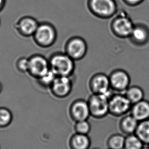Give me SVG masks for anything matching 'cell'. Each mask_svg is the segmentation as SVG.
I'll use <instances>...</instances> for the list:
<instances>
[{"label":"cell","instance_id":"6da1fadb","mask_svg":"<svg viewBox=\"0 0 149 149\" xmlns=\"http://www.w3.org/2000/svg\"><path fill=\"white\" fill-rule=\"evenodd\" d=\"M48 59L50 70L56 77H71L74 72L75 61L65 52H54Z\"/></svg>","mask_w":149,"mask_h":149},{"label":"cell","instance_id":"7a4b0ae2","mask_svg":"<svg viewBox=\"0 0 149 149\" xmlns=\"http://www.w3.org/2000/svg\"><path fill=\"white\" fill-rule=\"evenodd\" d=\"M87 7L93 16L102 19L112 18L118 12L116 0H87Z\"/></svg>","mask_w":149,"mask_h":149},{"label":"cell","instance_id":"3957f363","mask_svg":"<svg viewBox=\"0 0 149 149\" xmlns=\"http://www.w3.org/2000/svg\"><path fill=\"white\" fill-rule=\"evenodd\" d=\"M32 37L34 42L38 47L47 49L52 47L56 42L58 32L54 24L47 22H39Z\"/></svg>","mask_w":149,"mask_h":149},{"label":"cell","instance_id":"277c9868","mask_svg":"<svg viewBox=\"0 0 149 149\" xmlns=\"http://www.w3.org/2000/svg\"><path fill=\"white\" fill-rule=\"evenodd\" d=\"M134 25L131 18L124 12H118L113 17L110 28L111 32L116 36L126 38L130 36Z\"/></svg>","mask_w":149,"mask_h":149},{"label":"cell","instance_id":"5b68a950","mask_svg":"<svg viewBox=\"0 0 149 149\" xmlns=\"http://www.w3.org/2000/svg\"><path fill=\"white\" fill-rule=\"evenodd\" d=\"M108 95L92 94L87 100L91 117L95 119L104 118L109 113Z\"/></svg>","mask_w":149,"mask_h":149},{"label":"cell","instance_id":"8992f818","mask_svg":"<svg viewBox=\"0 0 149 149\" xmlns=\"http://www.w3.org/2000/svg\"><path fill=\"white\" fill-rule=\"evenodd\" d=\"M88 52V45L84 39L78 36L71 37L65 43L64 52L75 61L85 58Z\"/></svg>","mask_w":149,"mask_h":149},{"label":"cell","instance_id":"52a82bcc","mask_svg":"<svg viewBox=\"0 0 149 149\" xmlns=\"http://www.w3.org/2000/svg\"><path fill=\"white\" fill-rule=\"evenodd\" d=\"M88 87L92 94L109 96L112 95L109 75L104 73L98 72L92 75L89 79Z\"/></svg>","mask_w":149,"mask_h":149},{"label":"cell","instance_id":"ba28073f","mask_svg":"<svg viewBox=\"0 0 149 149\" xmlns=\"http://www.w3.org/2000/svg\"><path fill=\"white\" fill-rule=\"evenodd\" d=\"M28 73L34 79H39L49 70V59L40 54H34L28 58Z\"/></svg>","mask_w":149,"mask_h":149},{"label":"cell","instance_id":"9c48e42d","mask_svg":"<svg viewBox=\"0 0 149 149\" xmlns=\"http://www.w3.org/2000/svg\"><path fill=\"white\" fill-rule=\"evenodd\" d=\"M131 104L125 94H112L109 98V113L116 117L125 115L131 109Z\"/></svg>","mask_w":149,"mask_h":149},{"label":"cell","instance_id":"30bf717a","mask_svg":"<svg viewBox=\"0 0 149 149\" xmlns=\"http://www.w3.org/2000/svg\"><path fill=\"white\" fill-rule=\"evenodd\" d=\"M72 88L73 82L71 77H56L49 89L54 97L64 99L70 94Z\"/></svg>","mask_w":149,"mask_h":149},{"label":"cell","instance_id":"8fae6325","mask_svg":"<svg viewBox=\"0 0 149 149\" xmlns=\"http://www.w3.org/2000/svg\"><path fill=\"white\" fill-rule=\"evenodd\" d=\"M68 113L71 120L74 122L88 120L91 117L88 101L84 99L73 101L69 107Z\"/></svg>","mask_w":149,"mask_h":149},{"label":"cell","instance_id":"7c38bea8","mask_svg":"<svg viewBox=\"0 0 149 149\" xmlns=\"http://www.w3.org/2000/svg\"><path fill=\"white\" fill-rule=\"evenodd\" d=\"M111 89L117 92L126 91L129 88L130 77L126 71L122 69L113 71L109 75Z\"/></svg>","mask_w":149,"mask_h":149},{"label":"cell","instance_id":"4fadbf2b","mask_svg":"<svg viewBox=\"0 0 149 149\" xmlns=\"http://www.w3.org/2000/svg\"><path fill=\"white\" fill-rule=\"evenodd\" d=\"M39 22L36 18L31 16H24L16 22V28L22 36L26 37H33L38 26Z\"/></svg>","mask_w":149,"mask_h":149},{"label":"cell","instance_id":"5bb4252c","mask_svg":"<svg viewBox=\"0 0 149 149\" xmlns=\"http://www.w3.org/2000/svg\"><path fill=\"white\" fill-rule=\"evenodd\" d=\"M131 115L139 122L149 119V102L143 100L134 104L131 109Z\"/></svg>","mask_w":149,"mask_h":149},{"label":"cell","instance_id":"9a60e30c","mask_svg":"<svg viewBox=\"0 0 149 149\" xmlns=\"http://www.w3.org/2000/svg\"><path fill=\"white\" fill-rule=\"evenodd\" d=\"M91 141L88 135L75 133L71 136L69 141L70 149H89Z\"/></svg>","mask_w":149,"mask_h":149},{"label":"cell","instance_id":"2e32d148","mask_svg":"<svg viewBox=\"0 0 149 149\" xmlns=\"http://www.w3.org/2000/svg\"><path fill=\"white\" fill-rule=\"evenodd\" d=\"M139 124V121L132 115L124 117L120 123L121 131L126 134L130 135L134 134Z\"/></svg>","mask_w":149,"mask_h":149},{"label":"cell","instance_id":"e0dca14e","mask_svg":"<svg viewBox=\"0 0 149 149\" xmlns=\"http://www.w3.org/2000/svg\"><path fill=\"white\" fill-rule=\"evenodd\" d=\"M134 134L141 140L144 145L149 146V119L139 123Z\"/></svg>","mask_w":149,"mask_h":149},{"label":"cell","instance_id":"ac0fdd59","mask_svg":"<svg viewBox=\"0 0 149 149\" xmlns=\"http://www.w3.org/2000/svg\"><path fill=\"white\" fill-rule=\"evenodd\" d=\"M125 96L131 104H135L143 100L144 93L143 90L137 86L129 87L126 90Z\"/></svg>","mask_w":149,"mask_h":149},{"label":"cell","instance_id":"d6986e66","mask_svg":"<svg viewBox=\"0 0 149 149\" xmlns=\"http://www.w3.org/2000/svg\"><path fill=\"white\" fill-rule=\"evenodd\" d=\"M148 36V30L146 26L139 24L134 26L130 36L138 42H143L147 40Z\"/></svg>","mask_w":149,"mask_h":149},{"label":"cell","instance_id":"ffe728a7","mask_svg":"<svg viewBox=\"0 0 149 149\" xmlns=\"http://www.w3.org/2000/svg\"><path fill=\"white\" fill-rule=\"evenodd\" d=\"M125 137L120 134H114L109 137L107 146L109 149H123Z\"/></svg>","mask_w":149,"mask_h":149},{"label":"cell","instance_id":"44dd1931","mask_svg":"<svg viewBox=\"0 0 149 149\" xmlns=\"http://www.w3.org/2000/svg\"><path fill=\"white\" fill-rule=\"evenodd\" d=\"M143 147V143L135 134L128 135L125 137L123 149H141Z\"/></svg>","mask_w":149,"mask_h":149},{"label":"cell","instance_id":"7402d4cb","mask_svg":"<svg viewBox=\"0 0 149 149\" xmlns=\"http://www.w3.org/2000/svg\"><path fill=\"white\" fill-rule=\"evenodd\" d=\"M56 77L54 73L49 70L47 73L37 79V82L43 88L49 89Z\"/></svg>","mask_w":149,"mask_h":149},{"label":"cell","instance_id":"603a6c76","mask_svg":"<svg viewBox=\"0 0 149 149\" xmlns=\"http://www.w3.org/2000/svg\"><path fill=\"white\" fill-rule=\"evenodd\" d=\"M74 129L75 133L88 135L91 131V124L88 120L77 122H75Z\"/></svg>","mask_w":149,"mask_h":149},{"label":"cell","instance_id":"cb8c5ba5","mask_svg":"<svg viewBox=\"0 0 149 149\" xmlns=\"http://www.w3.org/2000/svg\"><path fill=\"white\" fill-rule=\"evenodd\" d=\"M12 116L10 111L7 109H0V127H6L10 124Z\"/></svg>","mask_w":149,"mask_h":149},{"label":"cell","instance_id":"d4e9b609","mask_svg":"<svg viewBox=\"0 0 149 149\" xmlns=\"http://www.w3.org/2000/svg\"><path fill=\"white\" fill-rule=\"evenodd\" d=\"M18 70L22 73H28V58L22 57L18 59L16 63Z\"/></svg>","mask_w":149,"mask_h":149},{"label":"cell","instance_id":"484cf974","mask_svg":"<svg viewBox=\"0 0 149 149\" xmlns=\"http://www.w3.org/2000/svg\"><path fill=\"white\" fill-rule=\"evenodd\" d=\"M144 0H123L125 4L130 6H135L139 5L143 2Z\"/></svg>","mask_w":149,"mask_h":149},{"label":"cell","instance_id":"4316f807","mask_svg":"<svg viewBox=\"0 0 149 149\" xmlns=\"http://www.w3.org/2000/svg\"><path fill=\"white\" fill-rule=\"evenodd\" d=\"M6 1V0H0V11L4 8Z\"/></svg>","mask_w":149,"mask_h":149},{"label":"cell","instance_id":"83f0119b","mask_svg":"<svg viewBox=\"0 0 149 149\" xmlns=\"http://www.w3.org/2000/svg\"><path fill=\"white\" fill-rule=\"evenodd\" d=\"M141 149H149V147H143Z\"/></svg>","mask_w":149,"mask_h":149},{"label":"cell","instance_id":"f1b7e54d","mask_svg":"<svg viewBox=\"0 0 149 149\" xmlns=\"http://www.w3.org/2000/svg\"><path fill=\"white\" fill-rule=\"evenodd\" d=\"M1 89H2V87H1V85L0 84V92L1 91Z\"/></svg>","mask_w":149,"mask_h":149},{"label":"cell","instance_id":"f546056e","mask_svg":"<svg viewBox=\"0 0 149 149\" xmlns=\"http://www.w3.org/2000/svg\"><path fill=\"white\" fill-rule=\"evenodd\" d=\"M98 149V148H93V149Z\"/></svg>","mask_w":149,"mask_h":149},{"label":"cell","instance_id":"4dcf8cb0","mask_svg":"<svg viewBox=\"0 0 149 149\" xmlns=\"http://www.w3.org/2000/svg\"></svg>","mask_w":149,"mask_h":149},{"label":"cell","instance_id":"1f68e13d","mask_svg":"<svg viewBox=\"0 0 149 149\" xmlns=\"http://www.w3.org/2000/svg\"></svg>","mask_w":149,"mask_h":149}]
</instances>
